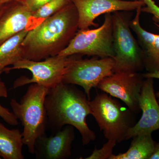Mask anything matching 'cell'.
Returning <instances> with one entry per match:
<instances>
[{"label": "cell", "instance_id": "obj_10", "mask_svg": "<svg viewBox=\"0 0 159 159\" xmlns=\"http://www.w3.org/2000/svg\"><path fill=\"white\" fill-rule=\"evenodd\" d=\"M78 13V29L97 26L94 20L103 14L116 11H131L145 6L141 0H71Z\"/></svg>", "mask_w": 159, "mask_h": 159}, {"label": "cell", "instance_id": "obj_27", "mask_svg": "<svg viewBox=\"0 0 159 159\" xmlns=\"http://www.w3.org/2000/svg\"><path fill=\"white\" fill-rule=\"evenodd\" d=\"M155 25H156L157 26V27L158 28V29H159V25H158V24H155Z\"/></svg>", "mask_w": 159, "mask_h": 159}, {"label": "cell", "instance_id": "obj_6", "mask_svg": "<svg viewBox=\"0 0 159 159\" xmlns=\"http://www.w3.org/2000/svg\"><path fill=\"white\" fill-rule=\"evenodd\" d=\"M89 104L92 115L106 139L117 143L126 140L129 129L133 126L129 112L106 94H98Z\"/></svg>", "mask_w": 159, "mask_h": 159}, {"label": "cell", "instance_id": "obj_11", "mask_svg": "<svg viewBox=\"0 0 159 159\" xmlns=\"http://www.w3.org/2000/svg\"><path fill=\"white\" fill-rule=\"evenodd\" d=\"M142 111L139 122L129 129L126 140L138 135L151 134L159 129V105L153 87V78H147L143 82L139 99Z\"/></svg>", "mask_w": 159, "mask_h": 159}, {"label": "cell", "instance_id": "obj_21", "mask_svg": "<svg viewBox=\"0 0 159 159\" xmlns=\"http://www.w3.org/2000/svg\"><path fill=\"white\" fill-rule=\"evenodd\" d=\"M145 7H142L141 11L153 15V20L156 22H159V7L153 0H142Z\"/></svg>", "mask_w": 159, "mask_h": 159}, {"label": "cell", "instance_id": "obj_9", "mask_svg": "<svg viewBox=\"0 0 159 159\" xmlns=\"http://www.w3.org/2000/svg\"><path fill=\"white\" fill-rule=\"evenodd\" d=\"M142 77L138 73L115 72L102 80L97 87L121 99L130 110L134 111L140 108L139 99L143 84Z\"/></svg>", "mask_w": 159, "mask_h": 159}, {"label": "cell", "instance_id": "obj_2", "mask_svg": "<svg viewBox=\"0 0 159 159\" xmlns=\"http://www.w3.org/2000/svg\"><path fill=\"white\" fill-rule=\"evenodd\" d=\"M86 96L74 84L62 82L49 89L45 100L48 127L54 133L66 125H72L81 135L83 145L94 141L96 134L86 122L87 116L92 115Z\"/></svg>", "mask_w": 159, "mask_h": 159}, {"label": "cell", "instance_id": "obj_1", "mask_svg": "<svg viewBox=\"0 0 159 159\" xmlns=\"http://www.w3.org/2000/svg\"><path fill=\"white\" fill-rule=\"evenodd\" d=\"M78 11L73 2L30 29L22 43L23 59L39 61L58 55L78 29Z\"/></svg>", "mask_w": 159, "mask_h": 159}, {"label": "cell", "instance_id": "obj_20", "mask_svg": "<svg viewBox=\"0 0 159 159\" xmlns=\"http://www.w3.org/2000/svg\"><path fill=\"white\" fill-rule=\"evenodd\" d=\"M116 143L113 140H108V142L103 145L102 148L98 149L95 148L93 153L85 159H110L113 154V149Z\"/></svg>", "mask_w": 159, "mask_h": 159}, {"label": "cell", "instance_id": "obj_18", "mask_svg": "<svg viewBox=\"0 0 159 159\" xmlns=\"http://www.w3.org/2000/svg\"><path fill=\"white\" fill-rule=\"evenodd\" d=\"M71 0H51L36 11L32 12L31 17L35 19H45L72 3Z\"/></svg>", "mask_w": 159, "mask_h": 159}, {"label": "cell", "instance_id": "obj_26", "mask_svg": "<svg viewBox=\"0 0 159 159\" xmlns=\"http://www.w3.org/2000/svg\"><path fill=\"white\" fill-rule=\"evenodd\" d=\"M23 0H0V3H6L12 1H17V2H22Z\"/></svg>", "mask_w": 159, "mask_h": 159}, {"label": "cell", "instance_id": "obj_4", "mask_svg": "<svg viewBox=\"0 0 159 159\" xmlns=\"http://www.w3.org/2000/svg\"><path fill=\"white\" fill-rule=\"evenodd\" d=\"M123 11L112 14L115 54L113 72L137 73L144 66L143 53L131 31L130 14Z\"/></svg>", "mask_w": 159, "mask_h": 159}, {"label": "cell", "instance_id": "obj_14", "mask_svg": "<svg viewBox=\"0 0 159 159\" xmlns=\"http://www.w3.org/2000/svg\"><path fill=\"white\" fill-rule=\"evenodd\" d=\"M137 9L136 14L131 20V29L136 34L138 42L142 49L144 66L149 72L159 70V34H155L145 30L140 23L141 9Z\"/></svg>", "mask_w": 159, "mask_h": 159}, {"label": "cell", "instance_id": "obj_12", "mask_svg": "<svg viewBox=\"0 0 159 159\" xmlns=\"http://www.w3.org/2000/svg\"><path fill=\"white\" fill-rule=\"evenodd\" d=\"M74 138V127L66 125L50 136L45 134L39 137L34 143V154L39 159L68 158Z\"/></svg>", "mask_w": 159, "mask_h": 159}, {"label": "cell", "instance_id": "obj_8", "mask_svg": "<svg viewBox=\"0 0 159 159\" xmlns=\"http://www.w3.org/2000/svg\"><path fill=\"white\" fill-rule=\"evenodd\" d=\"M68 61V57L58 55L39 61L22 59L16 62L12 67H6L4 72L24 69L30 71L32 74L31 78L21 76L16 80L13 83L14 89L36 83L51 89L62 82Z\"/></svg>", "mask_w": 159, "mask_h": 159}, {"label": "cell", "instance_id": "obj_16", "mask_svg": "<svg viewBox=\"0 0 159 159\" xmlns=\"http://www.w3.org/2000/svg\"><path fill=\"white\" fill-rule=\"evenodd\" d=\"M29 30H23L0 46V76L8 66L23 59L22 43Z\"/></svg>", "mask_w": 159, "mask_h": 159}, {"label": "cell", "instance_id": "obj_3", "mask_svg": "<svg viewBox=\"0 0 159 159\" xmlns=\"http://www.w3.org/2000/svg\"><path fill=\"white\" fill-rule=\"evenodd\" d=\"M49 89L38 84H31L20 102L14 99L10 102L12 112L24 127V144L32 154L36 139L46 134L48 127L45 100Z\"/></svg>", "mask_w": 159, "mask_h": 159}, {"label": "cell", "instance_id": "obj_17", "mask_svg": "<svg viewBox=\"0 0 159 159\" xmlns=\"http://www.w3.org/2000/svg\"><path fill=\"white\" fill-rule=\"evenodd\" d=\"M133 138L127 152L118 155L113 154L110 159H149L156 144L151 134L138 135Z\"/></svg>", "mask_w": 159, "mask_h": 159}, {"label": "cell", "instance_id": "obj_15", "mask_svg": "<svg viewBox=\"0 0 159 159\" xmlns=\"http://www.w3.org/2000/svg\"><path fill=\"white\" fill-rule=\"evenodd\" d=\"M22 134L18 129H10L0 122V157L4 159H24Z\"/></svg>", "mask_w": 159, "mask_h": 159}, {"label": "cell", "instance_id": "obj_22", "mask_svg": "<svg viewBox=\"0 0 159 159\" xmlns=\"http://www.w3.org/2000/svg\"><path fill=\"white\" fill-rule=\"evenodd\" d=\"M51 0H23L22 2L31 12L36 11Z\"/></svg>", "mask_w": 159, "mask_h": 159}, {"label": "cell", "instance_id": "obj_29", "mask_svg": "<svg viewBox=\"0 0 159 159\" xmlns=\"http://www.w3.org/2000/svg\"><path fill=\"white\" fill-rule=\"evenodd\" d=\"M141 1H142V0H141Z\"/></svg>", "mask_w": 159, "mask_h": 159}, {"label": "cell", "instance_id": "obj_7", "mask_svg": "<svg viewBox=\"0 0 159 159\" xmlns=\"http://www.w3.org/2000/svg\"><path fill=\"white\" fill-rule=\"evenodd\" d=\"M81 56H68L62 82L82 87L90 100L92 89L97 87L102 80L113 74L115 62L111 57L83 59Z\"/></svg>", "mask_w": 159, "mask_h": 159}, {"label": "cell", "instance_id": "obj_28", "mask_svg": "<svg viewBox=\"0 0 159 159\" xmlns=\"http://www.w3.org/2000/svg\"><path fill=\"white\" fill-rule=\"evenodd\" d=\"M1 158H1V157H0V159H1Z\"/></svg>", "mask_w": 159, "mask_h": 159}, {"label": "cell", "instance_id": "obj_19", "mask_svg": "<svg viewBox=\"0 0 159 159\" xmlns=\"http://www.w3.org/2000/svg\"><path fill=\"white\" fill-rule=\"evenodd\" d=\"M8 90L5 83L0 79V98H7L8 97ZM0 117L9 125H17L18 119L12 112L10 111L8 109L4 107L0 104Z\"/></svg>", "mask_w": 159, "mask_h": 159}, {"label": "cell", "instance_id": "obj_13", "mask_svg": "<svg viewBox=\"0 0 159 159\" xmlns=\"http://www.w3.org/2000/svg\"><path fill=\"white\" fill-rule=\"evenodd\" d=\"M32 12L22 2L12 1L0 17V46L20 32L28 29Z\"/></svg>", "mask_w": 159, "mask_h": 159}, {"label": "cell", "instance_id": "obj_24", "mask_svg": "<svg viewBox=\"0 0 159 159\" xmlns=\"http://www.w3.org/2000/svg\"><path fill=\"white\" fill-rule=\"evenodd\" d=\"M149 159H159V142L156 143L153 153Z\"/></svg>", "mask_w": 159, "mask_h": 159}, {"label": "cell", "instance_id": "obj_5", "mask_svg": "<svg viewBox=\"0 0 159 159\" xmlns=\"http://www.w3.org/2000/svg\"><path fill=\"white\" fill-rule=\"evenodd\" d=\"M74 54L101 58L115 56L112 14L106 13L103 24L97 29H79L68 46L58 54L68 57Z\"/></svg>", "mask_w": 159, "mask_h": 159}, {"label": "cell", "instance_id": "obj_23", "mask_svg": "<svg viewBox=\"0 0 159 159\" xmlns=\"http://www.w3.org/2000/svg\"><path fill=\"white\" fill-rule=\"evenodd\" d=\"M143 77L145 78H157L159 79V70L153 71V72H149V73H146L142 75ZM156 96L158 98V102H159V92L157 93Z\"/></svg>", "mask_w": 159, "mask_h": 159}, {"label": "cell", "instance_id": "obj_25", "mask_svg": "<svg viewBox=\"0 0 159 159\" xmlns=\"http://www.w3.org/2000/svg\"><path fill=\"white\" fill-rule=\"evenodd\" d=\"M9 2H10L6 3H0V17L2 16V15L4 13L6 8L8 7Z\"/></svg>", "mask_w": 159, "mask_h": 159}]
</instances>
